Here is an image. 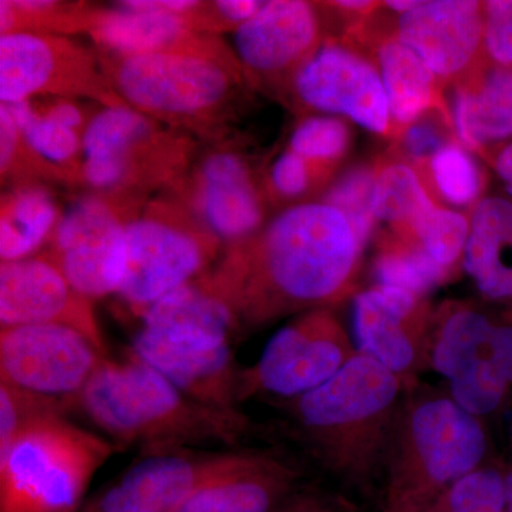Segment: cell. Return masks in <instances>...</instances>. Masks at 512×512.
Returning <instances> with one entry per match:
<instances>
[{"label": "cell", "mask_w": 512, "mask_h": 512, "mask_svg": "<svg viewBox=\"0 0 512 512\" xmlns=\"http://www.w3.org/2000/svg\"><path fill=\"white\" fill-rule=\"evenodd\" d=\"M362 245L325 202H301L229 245L201 281L228 306L237 330L330 309L352 291Z\"/></svg>", "instance_id": "6da1fadb"}, {"label": "cell", "mask_w": 512, "mask_h": 512, "mask_svg": "<svg viewBox=\"0 0 512 512\" xmlns=\"http://www.w3.org/2000/svg\"><path fill=\"white\" fill-rule=\"evenodd\" d=\"M111 443L143 454L201 446L234 448L251 430L241 410L192 399L133 353L106 357L76 403Z\"/></svg>", "instance_id": "7a4b0ae2"}, {"label": "cell", "mask_w": 512, "mask_h": 512, "mask_svg": "<svg viewBox=\"0 0 512 512\" xmlns=\"http://www.w3.org/2000/svg\"><path fill=\"white\" fill-rule=\"evenodd\" d=\"M404 380L357 353L325 384L289 400L299 439L325 466L365 476L389 451Z\"/></svg>", "instance_id": "3957f363"}, {"label": "cell", "mask_w": 512, "mask_h": 512, "mask_svg": "<svg viewBox=\"0 0 512 512\" xmlns=\"http://www.w3.org/2000/svg\"><path fill=\"white\" fill-rule=\"evenodd\" d=\"M228 306L200 279L168 293L143 315L131 353L192 399L239 410Z\"/></svg>", "instance_id": "277c9868"}, {"label": "cell", "mask_w": 512, "mask_h": 512, "mask_svg": "<svg viewBox=\"0 0 512 512\" xmlns=\"http://www.w3.org/2000/svg\"><path fill=\"white\" fill-rule=\"evenodd\" d=\"M110 86L131 109L156 121L191 130H215L241 86L238 60L144 53L117 55L96 49Z\"/></svg>", "instance_id": "5b68a950"}, {"label": "cell", "mask_w": 512, "mask_h": 512, "mask_svg": "<svg viewBox=\"0 0 512 512\" xmlns=\"http://www.w3.org/2000/svg\"><path fill=\"white\" fill-rule=\"evenodd\" d=\"M487 439L478 417L451 397H430L397 419L389 460L390 512H426L480 468Z\"/></svg>", "instance_id": "8992f818"}, {"label": "cell", "mask_w": 512, "mask_h": 512, "mask_svg": "<svg viewBox=\"0 0 512 512\" xmlns=\"http://www.w3.org/2000/svg\"><path fill=\"white\" fill-rule=\"evenodd\" d=\"M119 450L109 439L50 414L0 451V512H77L97 471Z\"/></svg>", "instance_id": "52a82bcc"}, {"label": "cell", "mask_w": 512, "mask_h": 512, "mask_svg": "<svg viewBox=\"0 0 512 512\" xmlns=\"http://www.w3.org/2000/svg\"><path fill=\"white\" fill-rule=\"evenodd\" d=\"M221 247L183 201L150 202L128 221L127 268L117 295L144 315L168 293L207 274Z\"/></svg>", "instance_id": "ba28073f"}, {"label": "cell", "mask_w": 512, "mask_h": 512, "mask_svg": "<svg viewBox=\"0 0 512 512\" xmlns=\"http://www.w3.org/2000/svg\"><path fill=\"white\" fill-rule=\"evenodd\" d=\"M330 309L302 313L278 330L255 365L239 370L238 403L258 394L286 402L318 389L357 355Z\"/></svg>", "instance_id": "9c48e42d"}, {"label": "cell", "mask_w": 512, "mask_h": 512, "mask_svg": "<svg viewBox=\"0 0 512 512\" xmlns=\"http://www.w3.org/2000/svg\"><path fill=\"white\" fill-rule=\"evenodd\" d=\"M92 99L103 107L127 106L110 86L96 50L59 35L0 36L2 104L36 100Z\"/></svg>", "instance_id": "30bf717a"}, {"label": "cell", "mask_w": 512, "mask_h": 512, "mask_svg": "<svg viewBox=\"0 0 512 512\" xmlns=\"http://www.w3.org/2000/svg\"><path fill=\"white\" fill-rule=\"evenodd\" d=\"M107 353L66 325H23L0 330V382L76 406Z\"/></svg>", "instance_id": "8fae6325"}, {"label": "cell", "mask_w": 512, "mask_h": 512, "mask_svg": "<svg viewBox=\"0 0 512 512\" xmlns=\"http://www.w3.org/2000/svg\"><path fill=\"white\" fill-rule=\"evenodd\" d=\"M138 212L90 195L64 212L46 254L87 299L119 292L127 268V224Z\"/></svg>", "instance_id": "7c38bea8"}, {"label": "cell", "mask_w": 512, "mask_h": 512, "mask_svg": "<svg viewBox=\"0 0 512 512\" xmlns=\"http://www.w3.org/2000/svg\"><path fill=\"white\" fill-rule=\"evenodd\" d=\"M238 451L188 448L143 454L82 512H178L201 487L231 466Z\"/></svg>", "instance_id": "4fadbf2b"}, {"label": "cell", "mask_w": 512, "mask_h": 512, "mask_svg": "<svg viewBox=\"0 0 512 512\" xmlns=\"http://www.w3.org/2000/svg\"><path fill=\"white\" fill-rule=\"evenodd\" d=\"M292 89L313 110L340 114L383 136L392 128L379 70L349 46L323 43L296 74Z\"/></svg>", "instance_id": "5bb4252c"}, {"label": "cell", "mask_w": 512, "mask_h": 512, "mask_svg": "<svg viewBox=\"0 0 512 512\" xmlns=\"http://www.w3.org/2000/svg\"><path fill=\"white\" fill-rule=\"evenodd\" d=\"M0 325L70 326L107 353L92 301L73 288L46 252L0 264Z\"/></svg>", "instance_id": "9a60e30c"}, {"label": "cell", "mask_w": 512, "mask_h": 512, "mask_svg": "<svg viewBox=\"0 0 512 512\" xmlns=\"http://www.w3.org/2000/svg\"><path fill=\"white\" fill-rule=\"evenodd\" d=\"M235 56L245 74L262 82L295 79L322 43L318 9L303 0H269L234 32Z\"/></svg>", "instance_id": "2e32d148"}, {"label": "cell", "mask_w": 512, "mask_h": 512, "mask_svg": "<svg viewBox=\"0 0 512 512\" xmlns=\"http://www.w3.org/2000/svg\"><path fill=\"white\" fill-rule=\"evenodd\" d=\"M181 201L222 244L234 245L264 228L265 201L247 161L234 151L208 154L178 185Z\"/></svg>", "instance_id": "e0dca14e"}, {"label": "cell", "mask_w": 512, "mask_h": 512, "mask_svg": "<svg viewBox=\"0 0 512 512\" xmlns=\"http://www.w3.org/2000/svg\"><path fill=\"white\" fill-rule=\"evenodd\" d=\"M353 333L357 352L372 357L406 382L427 357L426 303L403 289L372 286L357 293L353 301Z\"/></svg>", "instance_id": "ac0fdd59"}, {"label": "cell", "mask_w": 512, "mask_h": 512, "mask_svg": "<svg viewBox=\"0 0 512 512\" xmlns=\"http://www.w3.org/2000/svg\"><path fill=\"white\" fill-rule=\"evenodd\" d=\"M397 18L394 36L439 80L457 82L483 59V2L420 0Z\"/></svg>", "instance_id": "d6986e66"}, {"label": "cell", "mask_w": 512, "mask_h": 512, "mask_svg": "<svg viewBox=\"0 0 512 512\" xmlns=\"http://www.w3.org/2000/svg\"><path fill=\"white\" fill-rule=\"evenodd\" d=\"M197 9L190 15H171L131 9L117 2L111 8H94L92 25L87 33L97 47L117 55L188 53L238 60L220 37L197 29Z\"/></svg>", "instance_id": "ffe728a7"}, {"label": "cell", "mask_w": 512, "mask_h": 512, "mask_svg": "<svg viewBox=\"0 0 512 512\" xmlns=\"http://www.w3.org/2000/svg\"><path fill=\"white\" fill-rule=\"evenodd\" d=\"M298 470L285 458L239 450L227 470L201 487L178 512H276L293 497Z\"/></svg>", "instance_id": "44dd1931"}, {"label": "cell", "mask_w": 512, "mask_h": 512, "mask_svg": "<svg viewBox=\"0 0 512 512\" xmlns=\"http://www.w3.org/2000/svg\"><path fill=\"white\" fill-rule=\"evenodd\" d=\"M450 124L461 146L490 156L512 141V67L483 56L454 82Z\"/></svg>", "instance_id": "7402d4cb"}, {"label": "cell", "mask_w": 512, "mask_h": 512, "mask_svg": "<svg viewBox=\"0 0 512 512\" xmlns=\"http://www.w3.org/2000/svg\"><path fill=\"white\" fill-rule=\"evenodd\" d=\"M464 269L487 301L512 308V200L485 195L470 214Z\"/></svg>", "instance_id": "603a6c76"}, {"label": "cell", "mask_w": 512, "mask_h": 512, "mask_svg": "<svg viewBox=\"0 0 512 512\" xmlns=\"http://www.w3.org/2000/svg\"><path fill=\"white\" fill-rule=\"evenodd\" d=\"M158 127V121L128 106L97 111L84 131L83 183L97 195L116 197L123 185L128 150Z\"/></svg>", "instance_id": "cb8c5ba5"}, {"label": "cell", "mask_w": 512, "mask_h": 512, "mask_svg": "<svg viewBox=\"0 0 512 512\" xmlns=\"http://www.w3.org/2000/svg\"><path fill=\"white\" fill-rule=\"evenodd\" d=\"M47 103L35 101L3 104L18 124L30 147L49 163L66 171L73 181H82L83 137L87 120L74 100L47 97Z\"/></svg>", "instance_id": "d4e9b609"}, {"label": "cell", "mask_w": 512, "mask_h": 512, "mask_svg": "<svg viewBox=\"0 0 512 512\" xmlns=\"http://www.w3.org/2000/svg\"><path fill=\"white\" fill-rule=\"evenodd\" d=\"M512 383V326L493 323L448 380L451 399L480 417L500 406Z\"/></svg>", "instance_id": "484cf974"}, {"label": "cell", "mask_w": 512, "mask_h": 512, "mask_svg": "<svg viewBox=\"0 0 512 512\" xmlns=\"http://www.w3.org/2000/svg\"><path fill=\"white\" fill-rule=\"evenodd\" d=\"M376 67L397 127L406 128L429 111L439 109L440 80L396 36L384 37L376 46Z\"/></svg>", "instance_id": "4316f807"}, {"label": "cell", "mask_w": 512, "mask_h": 512, "mask_svg": "<svg viewBox=\"0 0 512 512\" xmlns=\"http://www.w3.org/2000/svg\"><path fill=\"white\" fill-rule=\"evenodd\" d=\"M62 215L42 184L19 185L2 197L0 259L19 261L49 242Z\"/></svg>", "instance_id": "83f0119b"}, {"label": "cell", "mask_w": 512, "mask_h": 512, "mask_svg": "<svg viewBox=\"0 0 512 512\" xmlns=\"http://www.w3.org/2000/svg\"><path fill=\"white\" fill-rule=\"evenodd\" d=\"M436 205L423 177L412 165L404 161H390L376 168L373 191L376 221L390 225L397 237L409 238L417 221Z\"/></svg>", "instance_id": "f1b7e54d"}, {"label": "cell", "mask_w": 512, "mask_h": 512, "mask_svg": "<svg viewBox=\"0 0 512 512\" xmlns=\"http://www.w3.org/2000/svg\"><path fill=\"white\" fill-rule=\"evenodd\" d=\"M94 8L55 0H0V32L59 35L89 32Z\"/></svg>", "instance_id": "f546056e"}, {"label": "cell", "mask_w": 512, "mask_h": 512, "mask_svg": "<svg viewBox=\"0 0 512 512\" xmlns=\"http://www.w3.org/2000/svg\"><path fill=\"white\" fill-rule=\"evenodd\" d=\"M376 284L403 289L423 298L446 282L451 271L437 264L419 245L396 237L380 248L373 262Z\"/></svg>", "instance_id": "4dcf8cb0"}, {"label": "cell", "mask_w": 512, "mask_h": 512, "mask_svg": "<svg viewBox=\"0 0 512 512\" xmlns=\"http://www.w3.org/2000/svg\"><path fill=\"white\" fill-rule=\"evenodd\" d=\"M0 173L3 184H40L42 181H69L62 168L49 163L29 146L20 133L18 124L5 106H0Z\"/></svg>", "instance_id": "1f68e13d"}, {"label": "cell", "mask_w": 512, "mask_h": 512, "mask_svg": "<svg viewBox=\"0 0 512 512\" xmlns=\"http://www.w3.org/2000/svg\"><path fill=\"white\" fill-rule=\"evenodd\" d=\"M468 235L470 217L436 205L417 221L406 241L419 245L437 264L453 272L463 261Z\"/></svg>", "instance_id": "d6a6232c"}, {"label": "cell", "mask_w": 512, "mask_h": 512, "mask_svg": "<svg viewBox=\"0 0 512 512\" xmlns=\"http://www.w3.org/2000/svg\"><path fill=\"white\" fill-rule=\"evenodd\" d=\"M430 178L436 191L448 204L476 205L481 200L483 177L474 157L461 144H447L429 161Z\"/></svg>", "instance_id": "836d02e7"}, {"label": "cell", "mask_w": 512, "mask_h": 512, "mask_svg": "<svg viewBox=\"0 0 512 512\" xmlns=\"http://www.w3.org/2000/svg\"><path fill=\"white\" fill-rule=\"evenodd\" d=\"M376 168L359 165L352 168L328 188L322 202L338 210L348 220L357 241L366 248L373 234L376 217L373 211Z\"/></svg>", "instance_id": "e575fe53"}, {"label": "cell", "mask_w": 512, "mask_h": 512, "mask_svg": "<svg viewBox=\"0 0 512 512\" xmlns=\"http://www.w3.org/2000/svg\"><path fill=\"white\" fill-rule=\"evenodd\" d=\"M431 508L439 512H505V478L493 468H477L451 485Z\"/></svg>", "instance_id": "d590c367"}, {"label": "cell", "mask_w": 512, "mask_h": 512, "mask_svg": "<svg viewBox=\"0 0 512 512\" xmlns=\"http://www.w3.org/2000/svg\"><path fill=\"white\" fill-rule=\"evenodd\" d=\"M350 144L346 121L333 116H313L301 121L293 131L289 150L328 170L345 156Z\"/></svg>", "instance_id": "8d00e7d4"}, {"label": "cell", "mask_w": 512, "mask_h": 512, "mask_svg": "<svg viewBox=\"0 0 512 512\" xmlns=\"http://www.w3.org/2000/svg\"><path fill=\"white\" fill-rule=\"evenodd\" d=\"M67 409L63 403L0 382V451L9 447L23 427L50 414H64Z\"/></svg>", "instance_id": "74e56055"}, {"label": "cell", "mask_w": 512, "mask_h": 512, "mask_svg": "<svg viewBox=\"0 0 512 512\" xmlns=\"http://www.w3.org/2000/svg\"><path fill=\"white\" fill-rule=\"evenodd\" d=\"M325 175L326 168L319 167L288 150L275 161L269 183L282 200H299Z\"/></svg>", "instance_id": "f35d334b"}, {"label": "cell", "mask_w": 512, "mask_h": 512, "mask_svg": "<svg viewBox=\"0 0 512 512\" xmlns=\"http://www.w3.org/2000/svg\"><path fill=\"white\" fill-rule=\"evenodd\" d=\"M450 127L439 114L431 111L424 114L419 120L404 128L400 141L404 156L416 163H429L431 158L451 143L448 137Z\"/></svg>", "instance_id": "ab89813d"}, {"label": "cell", "mask_w": 512, "mask_h": 512, "mask_svg": "<svg viewBox=\"0 0 512 512\" xmlns=\"http://www.w3.org/2000/svg\"><path fill=\"white\" fill-rule=\"evenodd\" d=\"M484 12V55L512 67V0H487Z\"/></svg>", "instance_id": "60d3db41"}, {"label": "cell", "mask_w": 512, "mask_h": 512, "mask_svg": "<svg viewBox=\"0 0 512 512\" xmlns=\"http://www.w3.org/2000/svg\"><path fill=\"white\" fill-rule=\"evenodd\" d=\"M276 512H343L332 501L316 494L296 493Z\"/></svg>", "instance_id": "b9f144b4"}, {"label": "cell", "mask_w": 512, "mask_h": 512, "mask_svg": "<svg viewBox=\"0 0 512 512\" xmlns=\"http://www.w3.org/2000/svg\"><path fill=\"white\" fill-rule=\"evenodd\" d=\"M491 167L503 185V192L512 200V141L490 154Z\"/></svg>", "instance_id": "7bdbcfd3"}, {"label": "cell", "mask_w": 512, "mask_h": 512, "mask_svg": "<svg viewBox=\"0 0 512 512\" xmlns=\"http://www.w3.org/2000/svg\"><path fill=\"white\" fill-rule=\"evenodd\" d=\"M377 3L369 0H343V2L329 3V6L339 10L345 16H365L376 8Z\"/></svg>", "instance_id": "ee69618b"}, {"label": "cell", "mask_w": 512, "mask_h": 512, "mask_svg": "<svg viewBox=\"0 0 512 512\" xmlns=\"http://www.w3.org/2000/svg\"><path fill=\"white\" fill-rule=\"evenodd\" d=\"M420 0H389L383 3V8L392 10L397 16L404 15L419 5Z\"/></svg>", "instance_id": "f6af8a7d"}, {"label": "cell", "mask_w": 512, "mask_h": 512, "mask_svg": "<svg viewBox=\"0 0 512 512\" xmlns=\"http://www.w3.org/2000/svg\"><path fill=\"white\" fill-rule=\"evenodd\" d=\"M505 493H507V508H505V512H512V473L505 477Z\"/></svg>", "instance_id": "bcb514c9"}, {"label": "cell", "mask_w": 512, "mask_h": 512, "mask_svg": "<svg viewBox=\"0 0 512 512\" xmlns=\"http://www.w3.org/2000/svg\"><path fill=\"white\" fill-rule=\"evenodd\" d=\"M426 512H439V511H436V510H433V508H430V510H427Z\"/></svg>", "instance_id": "7dc6e473"}]
</instances>
